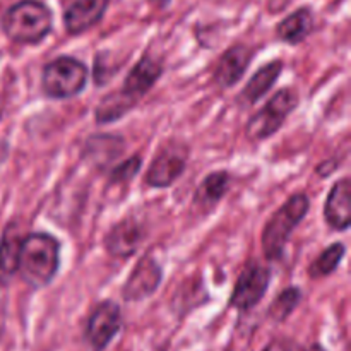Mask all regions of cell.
Returning <instances> with one entry per match:
<instances>
[{"label": "cell", "mask_w": 351, "mask_h": 351, "mask_svg": "<svg viewBox=\"0 0 351 351\" xmlns=\"http://www.w3.org/2000/svg\"><path fill=\"white\" fill-rule=\"evenodd\" d=\"M122 328V314L115 302H101L91 312L86 324V341L95 351H103Z\"/></svg>", "instance_id": "6"}, {"label": "cell", "mask_w": 351, "mask_h": 351, "mask_svg": "<svg viewBox=\"0 0 351 351\" xmlns=\"http://www.w3.org/2000/svg\"><path fill=\"white\" fill-rule=\"evenodd\" d=\"M230 185V175L226 171H215L204 178L201 185L195 191V204L201 208H213L221 201L223 195L226 194Z\"/></svg>", "instance_id": "18"}, {"label": "cell", "mask_w": 351, "mask_h": 351, "mask_svg": "<svg viewBox=\"0 0 351 351\" xmlns=\"http://www.w3.org/2000/svg\"><path fill=\"white\" fill-rule=\"evenodd\" d=\"M136 103L137 101H134L132 98L123 95L122 91L112 93V95H108L106 98H103L99 101L95 117L98 120V123H110L125 115L129 110H132L136 106Z\"/></svg>", "instance_id": "19"}, {"label": "cell", "mask_w": 351, "mask_h": 351, "mask_svg": "<svg viewBox=\"0 0 351 351\" xmlns=\"http://www.w3.org/2000/svg\"><path fill=\"white\" fill-rule=\"evenodd\" d=\"M161 267L151 257H143L123 285L122 295L127 302H139L153 295L161 283Z\"/></svg>", "instance_id": "9"}, {"label": "cell", "mask_w": 351, "mask_h": 351, "mask_svg": "<svg viewBox=\"0 0 351 351\" xmlns=\"http://www.w3.org/2000/svg\"><path fill=\"white\" fill-rule=\"evenodd\" d=\"M110 0H74L64 14L65 29L81 34L98 24L108 9Z\"/></svg>", "instance_id": "10"}, {"label": "cell", "mask_w": 351, "mask_h": 351, "mask_svg": "<svg viewBox=\"0 0 351 351\" xmlns=\"http://www.w3.org/2000/svg\"><path fill=\"white\" fill-rule=\"evenodd\" d=\"M2 112H3V103H2V98H0V117H2Z\"/></svg>", "instance_id": "26"}, {"label": "cell", "mask_w": 351, "mask_h": 351, "mask_svg": "<svg viewBox=\"0 0 351 351\" xmlns=\"http://www.w3.org/2000/svg\"><path fill=\"white\" fill-rule=\"evenodd\" d=\"M144 239V232L134 219L117 223L105 237V249L110 256L127 259L134 256Z\"/></svg>", "instance_id": "11"}, {"label": "cell", "mask_w": 351, "mask_h": 351, "mask_svg": "<svg viewBox=\"0 0 351 351\" xmlns=\"http://www.w3.org/2000/svg\"><path fill=\"white\" fill-rule=\"evenodd\" d=\"M252 60V50L245 45L228 48L218 60L215 69V81L221 88H232L242 79Z\"/></svg>", "instance_id": "14"}, {"label": "cell", "mask_w": 351, "mask_h": 351, "mask_svg": "<svg viewBox=\"0 0 351 351\" xmlns=\"http://www.w3.org/2000/svg\"><path fill=\"white\" fill-rule=\"evenodd\" d=\"M312 26H314L312 10L304 7V9H298L297 12L290 14L287 19L281 21L276 27V34L285 43L297 45L302 43L311 34Z\"/></svg>", "instance_id": "17"}, {"label": "cell", "mask_w": 351, "mask_h": 351, "mask_svg": "<svg viewBox=\"0 0 351 351\" xmlns=\"http://www.w3.org/2000/svg\"><path fill=\"white\" fill-rule=\"evenodd\" d=\"M161 74H163V65L156 58L144 55L125 77L122 93L129 96V98H132L134 101H139L156 84Z\"/></svg>", "instance_id": "12"}, {"label": "cell", "mask_w": 351, "mask_h": 351, "mask_svg": "<svg viewBox=\"0 0 351 351\" xmlns=\"http://www.w3.org/2000/svg\"><path fill=\"white\" fill-rule=\"evenodd\" d=\"M308 206L307 195L295 194L271 216L263 232V250L267 261L280 259L288 239L307 215Z\"/></svg>", "instance_id": "3"}, {"label": "cell", "mask_w": 351, "mask_h": 351, "mask_svg": "<svg viewBox=\"0 0 351 351\" xmlns=\"http://www.w3.org/2000/svg\"><path fill=\"white\" fill-rule=\"evenodd\" d=\"M187 167V149L182 146L163 147L151 163L146 173V184L154 189L170 187Z\"/></svg>", "instance_id": "7"}, {"label": "cell", "mask_w": 351, "mask_h": 351, "mask_svg": "<svg viewBox=\"0 0 351 351\" xmlns=\"http://www.w3.org/2000/svg\"><path fill=\"white\" fill-rule=\"evenodd\" d=\"M269 278V271L259 264L245 267L237 281L235 290H233L232 307L239 308V311H250L252 307H256L266 295Z\"/></svg>", "instance_id": "8"}, {"label": "cell", "mask_w": 351, "mask_h": 351, "mask_svg": "<svg viewBox=\"0 0 351 351\" xmlns=\"http://www.w3.org/2000/svg\"><path fill=\"white\" fill-rule=\"evenodd\" d=\"M263 351H305L293 339H274Z\"/></svg>", "instance_id": "23"}, {"label": "cell", "mask_w": 351, "mask_h": 351, "mask_svg": "<svg viewBox=\"0 0 351 351\" xmlns=\"http://www.w3.org/2000/svg\"><path fill=\"white\" fill-rule=\"evenodd\" d=\"M345 252H346L345 245L339 242L332 243L331 247H328V249H326L324 252H322L321 256L311 264V267H308V274H311V278L317 280V278H324L335 273V269L339 266L343 257H345Z\"/></svg>", "instance_id": "20"}, {"label": "cell", "mask_w": 351, "mask_h": 351, "mask_svg": "<svg viewBox=\"0 0 351 351\" xmlns=\"http://www.w3.org/2000/svg\"><path fill=\"white\" fill-rule=\"evenodd\" d=\"M88 67L72 57H58L45 65L41 88L50 98H72L88 84Z\"/></svg>", "instance_id": "4"}, {"label": "cell", "mask_w": 351, "mask_h": 351, "mask_svg": "<svg viewBox=\"0 0 351 351\" xmlns=\"http://www.w3.org/2000/svg\"><path fill=\"white\" fill-rule=\"evenodd\" d=\"M141 170V158L132 156L129 160H125L123 163H120L119 167L113 168L112 175H110V180L112 184H123V182L130 180L137 171Z\"/></svg>", "instance_id": "22"}, {"label": "cell", "mask_w": 351, "mask_h": 351, "mask_svg": "<svg viewBox=\"0 0 351 351\" xmlns=\"http://www.w3.org/2000/svg\"><path fill=\"white\" fill-rule=\"evenodd\" d=\"M298 302H300V291L297 288H288L283 293L278 295L276 300L273 302L269 308V317L276 322L285 321L295 311Z\"/></svg>", "instance_id": "21"}, {"label": "cell", "mask_w": 351, "mask_h": 351, "mask_svg": "<svg viewBox=\"0 0 351 351\" xmlns=\"http://www.w3.org/2000/svg\"><path fill=\"white\" fill-rule=\"evenodd\" d=\"M53 24L51 10L38 0H21L2 17V29L16 43L34 45L48 36Z\"/></svg>", "instance_id": "2"}, {"label": "cell", "mask_w": 351, "mask_h": 351, "mask_svg": "<svg viewBox=\"0 0 351 351\" xmlns=\"http://www.w3.org/2000/svg\"><path fill=\"white\" fill-rule=\"evenodd\" d=\"M281 71H283V64L280 60H274L271 64L261 67L256 74L252 75L243 91L240 93V103L243 106H252L273 88L276 79L280 77Z\"/></svg>", "instance_id": "16"}, {"label": "cell", "mask_w": 351, "mask_h": 351, "mask_svg": "<svg viewBox=\"0 0 351 351\" xmlns=\"http://www.w3.org/2000/svg\"><path fill=\"white\" fill-rule=\"evenodd\" d=\"M3 319H5V314H3V307L0 305V336L3 332Z\"/></svg>", "instance_id": "24"}, {"label": "cell", "mask_w": 351, "mask_h": 351, "mask_svg": "<svg viewBox=\"0 0 351 351\" xmlns=\"http://www.w3.org/2000/svg\"><path fill=\"white\" fill-rule=\"evenodd\" d=\"M21 245H23V237L12 223L7 226L0 240V285L10 283L16 276L19 269Z\"/></svg>", "instance_id": "15"}, {"label": "cell", "mask_w": 351, "mask_h": 351, "mask_svg": "<svg viewBox=\"0 0 351 351\" xmlns=\"http://www.w3.org/2000/svg\"><path fill=\"white\" fill-rule=\"evenodd\" d=\"M324 218L331 228L345 232L351 225V182L350 178L336 182L324 206Z\"/></svg>", "instance_id": "13"}, {"label": "cell", "mask_w": 351, "mask_h": 351, "mask_svg": "<svg viewBox=\"0 0 351 351\" xmlns=\"http://www.w3.org/2000/svg\"><path fill=\"white\" fill-rule=\"evenodd\" d=\"M308 351H326V350L322 348V346H319V345H314V346H312V348L308 350Z\"/></svg>", "instance_id": "25"}, {"label": "cell", "mask_w": 351, "mask_h": 351, "mask_svg": "<svg viewBox=\"0 0 351 351\" xmlns=\"http://www.w3.org/2000/svg\"><path fill=\"white\" fill-rule=\"evenodd\" d=\"M60 266V243L47 233L24 237L19 256V273L33 288H45Z\"/></svg>", "instance_id": "1"}, {"label": "cell", "mask_w": 351, "mask_h": 351, "mask_svg": "<svg viewBox=\"0 0 351 351\" xmlns=\"http://www.w3.org/2000/svg\"><path fill=\"white\" fill-rule=\"evenodd\" d=\"M298 103V96L291 89H281L261 112L250 117L245 134L250 141H263L280 130L285 120L288 119Z\"/></svg>", "instance_id": "5"}]
</instances>
